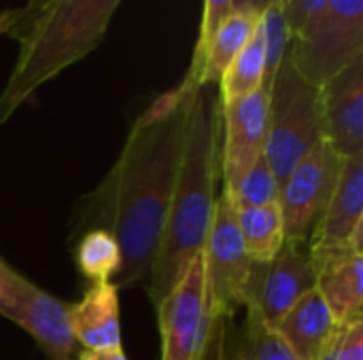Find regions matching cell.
<instances>
[{
  "mask_svg": "<svg viewBox=\"0 0 363 360\" xmlns=\"http://www.w3.org/2000/svg\"><path fill=\"white\" fill-rule=\"evenodd\" d=\"M317 291L336 323L363 318V248H345L313 257Z\"/></svg>",
  "mask_w": 363,
  "mask_h": 360,
  "instance_id": "5bb4252c",
  "label": "cell"
},
{
  "mask_svg": "<svg viewBox=\"0 0 363 360\" xmlns=\"http://www.w3.org/2000/svg\"><path fill=\"white\" fill-rule=\"evenodd\" d=\"M121 2L43 0L21 6L11 32L19 40V51L0 91V123H6L45 83L96 51Z\"/></svg>",
  "mask_w": 363,
  "mask_h": 360,
  "instance_id": "3957f363",
  "label": "cell"
},
{
  "mask_svg": "<svg viewBox=\"0 0 363 360\" xmlns=\"http://www.w3.org/2000/svg\"><path fill=\"white\" fill-rule=\"evenodd\" d=\"M215 87L204 85L194 93L181 166L149 272V297L155 308L202 255L213 223L221 172V102Z\"/></svg>",
  "mask_w": 363,
  "mask_h": 360,
  "instance_id": "7a4b0ae2",
  "label": "cell"
},
{
  "mask_svg": "<svg viewBox=\"0 0 363 360\" xmlns=\"http://www.w3.org/2000/svg\"><path fill=\"white\" fill-rule=\"evenodd\" d=\"M317 360H363V318L336 325Z\"/></svg>",
  "mask_w": 363,
  "mask_h": 360,
  "instance_id": "603a6c76",
  "label": "cell"
},
{
  "mask_svg": "<svg viewBox=\"0 0 363 360\" xmlns=\"http://www.w3.org/2000/svg\"><path fill=\"white\" fill-rule=\"evenodd\" d=\"M79 360H128L123 348H115V350H100V352H91V350H83Z\"/></svg>",
  "mask_w": 363,
  "mask_h": 360,
  "instance_id": "83f0119b",
  "label": "cell"
},
{
  "mask_svg": "<svg viewBox=\"0 0 363 360\" xmlns=\"http://www.w3.org/2000/svg\"><path fill=\"white\" fill-rule=\"evenodd\" d=\"M321 132L342 159L363 155V57L319 87Z\"/></svg>",
  "mask_w": 363,
  "mask_h": 360,
  "instance_id": "4fadbf2b",
  "label": "cell"
},
{
  "mask_svg": "<svg viewBox=\"0 0 363 360\" xmlns=\"http://www.w3.org/2000/svg\"><path fill=\"white\" fill-rule=\"evenodd\" d=\"M342 161L345 159L321 140L279 185L277 204L285 227V240H308L334 193Z\"/></svg>",
  "mask_w": 363,
  "mask_h": 360,
  "instance_id": "ba28073f",
  "label": "cell"
},
{
  "mask_svg": "<svg viewBox=\"0 0 363 360\" xmlns=\"http://www.w3.org/2000/svg\"><path fill=\"white\" fill-rule=\"evenodd\" d=\"M121 263L117 240L106 229L87 231L77 246V265L81 274L94 282H111Z\"/></svg>",
  "mask_w": 363,
  "mask_h": 360,
  "instance_id": "44dd1931",
  "label": "cell"
},
{
  "mask_svg": "<svg viewBox=\"0 0 363 360\" xmlns=\"http://www.w3.org/2000/svg\"><path fill=\"white\" fill-rule=\"evenodd\" d=\"M234 11V2L232 0H204L202 2V19H200V32H198V42L194 47V55H191V64H196L206 45L211 42L213 34L217 32V28L221 25V21Z\"/></svg>",
  "mask_w": 363,
  "mask_h": 360,
  "instance_id": "cb8c5ba5",
  "label": "cell"
},
{
  "mask_svg": "<svg viewBox=\"0 0 363 360\" xmlns=\"http://www.w3.org/2000/svg\"><path fill=\"white\" fill-rule=\"evenodd\" d=\"M38 2H43V0H28L23 6H34V4H38Z\"/></svg>",
  "mask_w": 363,
  "mask_h": 360,
  "instance_id": "f546056e",
  "label": "cell"
},
{
  "mask_svg": "<svg viewBox=\"0 0 363 360\" xmlns=\"http://www.w3.org/2000/svg\"><path fill=\"white\" fill-rule=\"evenodd\" d=\"M259 21H262V15L257 13L232 11L213 34L202 57L196 64H189V70L185 72L181 83L187 87L217 85L223 72L228 70V66L234 62V57L245 49V45L255 34Z\"/></svg>",
  "mask_w": 363,
  "mask_h": 360,
  "instance_id": "e0dca14e",
  "label": "cell"
},
{
  "mask_svg": "<svg viewBox=\"0 0 363 360\" xmlns=\"http://www.w3.org/2000/svg\"><path fill=\"white\" fill-rule=\"evenodd\" d=\"M17 280H19V274L15 269H11L4 261H0V303L11 297Z\"/></svg>",
  "mask_w": 363,
  "mask_h": 360,
  "instance_id": "484cf974",
  "label": "cell"
},
{
  "mask_svg": "<svg viewBox=\"0 0 363 360\" xmlns=\"http://www.w3.org/2000/svg\"><path fill=\"white\" fill-rule=\"evenodd\" d=\"M202 267L208 318L215 327L242 308L251 267L236 223V204L225 189H221V195L217 197L213 223L202 248Z\"/></svg>",
  "mask_w": 363,
  "mask_h": 360,
  "instance_id": "8992f818",
  "label": "cell"
},
{
  "mask_svg": "<svg viewBox=\"0 0 363 360\" xmlns=\"http://www.w3.org/2000/svg\"><path fill=\"white\" fill-rule=\"evenodd\" d=\"M223 189L232 195L236 208L266 206L277 202L279 197V182L264 155L232 187H223Z\"/></svg>",
  "mask_w": 363,
  "mask_h": 360,
  "instance_id": "7402d4cb",
  "label": "cell"
},
{
  "mask_svg": "<svg viewBox=\"0 0 363 360\" xmlns=\"http://www.w3.org/2000/svg\"><path fill=\"white\" fill-rule=\"evenodd\" d=\"M266 79H268V53H266L264 25L259 21L251 40L245 45V49L234 57V62L219 79L217 83L219 102L221 104L236 102L264 87Z\"/></svg>",
  "mask_w": 363,
  "mask_h": 360,
  "instance_id": "ac0fdd59",
  "label": "cell"
},
{
  "mask_svg": "<svg viewBox=\"0 0 363 360\" xmlns=\"http://www.w3.org/2000/svg\"><path fill=\"white\" fill-rule=\"evenodd\" d=\"M179 83L132 125L121 155L91 195V208L119 244L121 263L113 276L117 289L149 280L174 191L194 93Z\"/></svg>",
  "mask_w": 363,
  "mask_h": 360,
  "instance_id": "6da1fadb",
  "label": "cell"
},
{
  "mask_svg": "<svg viewBox=\"0 0 363 360\" xmlns=\"http://www.w3.org/2000/svg\"><path fill=\"white\" fill-rule=\"evenodd\" d=\"M155 310L162 335V360L204 359L213 325L206 308L202 255L189 263Z\"/></svg>",
  "mask_w": 363,
  "mask_h": 360,
  "instance_id": "9c48e42d",
  "label": "cell"
},
{
  "mask_svg": "<svg viewBox=\"0 0 363 360\" xmlns=\"http://www.w3.org/2000/svg\"><path fill=\"white\" fill-rule=\"evenodd\" d=\"M287 57L313 85L321 87L342 68L363 57V0H325L289 36Z\"/></svg>",
  "mask_w": 363,
  "mask_h": 360,
  "instance_id": "5b68a950",
  "label": "cell"
},
{
  "mask_svg": "<svg viewBox=\"0 0 363 360\" xmlns=\"http://www.w3.org/2000/svg\"><path fill=\"white\" fill-rule=\"evenodd\" d=\"M68 308L70 303L19 276L11 297L0 303V316L21 327L49 360H68L77 350Z\"/></svg>",
  "mask_w": 363,
  "mask_h": 360,
  "instance_id": "30bf717a",
  "label": "cell"
},
{
  "mask_svg": "<svg viewBox=\"0 0 363 360\" xmlns=\"http://www.w3.org/2000/svg\"><path fill=\"white\" fill-rule=\"evenodd\" d=\"M306 242L313 257L363 248V155L342 161L334 193Z\"/></svg>",
  "mask_w": 363,
  "mask_h": 360,
  "instance_id": "8fae6325",
  "label": "cell"
},
{
  "mask_svg": "<svg viewBox=\"0 0 363 360\" xmlns=\"http://www.w3.org/2000/svg\"><path fill=\"white\" fill-rule=\"evenodd\" d=\"M283 6V17L289 30V36L296 34L323 4L325 0H277Z\"/></svg>",
  "mask_w": 363,
  "mask_h": 360,
  "instance_id": "d4e9b609",
  "label": "cell"
},
{
  "mask_svg": "<svg viewBox=\"0 0 363 360\" xmlns=\"http://www.w3.org/2000/svg\"><path fill=\"white\" fill-rule=\"evenodd\" d=\"M268 134V85L221 104V176L232 187L262 155Z\"/></svg>",
  "mask_w": 363,
  "mask_h": 360,
  "instance_id": "7c38bea8",
  "label": "cell"
},
{
  "mask_svg": "<svg viewBox=\"0 0 363 360\" xmlns=\"http://www.w3.org/2000/svg\"><path fill=\"white\" fill-rule=\"evenodd\" d=\"M317 286V272L306 240H285L281 250L264 263H251L245 284V312L274 327L279 318Z\"/></svg>",
  "mask_w": 363,
  "mask_h": 360,
  "instance_id": "52a82bcc",
  "label": "cell"
},
{
  "mask_svg": "<svg viewBox=\"0 0 363 360\" xmlns=\"http://www.w3.org/2000/svg\"><path fill=\"white\" fill-rule=\"evenodd\" d=\"M232 2H234V11H249V13L264 15L277 0H232Z\"/></svg>",
  "mask_w": 363,
  "mask_h": 360,
  "instance_id": "4316f807",
  "label": "cell"
},
{
  "mask_svg": "<svg viewBox=\"0 0 363 360\" xmlns=\"http://www.w3.org/2000/svg\"><path fill=\"white\" fill-rule=\"evenodd\" d=\"M219 360H296L277 333L255 316L247 314L242 327L223 348Z\"/></svg>",
  "mask_w": 363,
  "mask_h": 360,
  "instance_id": "ffe728a7",
  "label": "cell"
},
{
  "mask_svg": "<svg viewBox=\"0 0 363 360\" xmlns=\"http://www.w3.org/2000/svg\"><path fill=\"white\" fill-rule=\"evenodd\" d=\"M336 325L328 303L313 289L279 318L272 331L296 360H317Z\"/></svg>",
  "mask_w": 363,
  "mask_h": 360,
  "instance_id": "2e32d148",
  "label": "cell"
},
{
  "mask_svg": "<svg viewBox=\"0 0 363 360\" xmlns=\"http://www.w3.org/2000/svg\"><path fill=\"white\" fill-rule=\"evenodd\" d=\"M17 17H19V8H4L0 13V38L11 36V32L17 23Z\"/></svg>",
  "mask_w": 363,
  "mask_h": 360,
  "instance_id": "f1b7e54d",
  "label": "cell"
},
{
  "mask_svg": "<svg viewBox=\"0 0 363 360\" xmlns=\"http://www.w3.org/2000/svg\"><path fill=\"white\" fill-rule=\"evenodd\" d=\"M321 140L319 87L308 83L285 53L268 85V134L264 146V157L277 182L281 185L294 166Z\"/></svg>",
  "mask_w": 363,
  "mask_h": 360,
  "instance_id": "277c9868",
  "label": "cell"
},
{
  "mask_svg": "<svg viewBox=\"0 0 363 360\" xmlns=\"http://www.w3.org/2000/svg\"><path fill=\"white\" fill-rule=\"evenodd\" d=\"M70 329L85 350L121 348L119 289L113 282H94L79 303L68 308Z\"/></svg>",
  "mask_w": 363,
  "mask_h": 360,
  "instance_id": "9a60e30c",
  "label": "cell"
},
{
  "mask_svg": "<svg viewBox=\"0 0 363 360\" xmlns=\"http://www.w3.org/2000/svg\"><path fill=\"white\" fill-rule=\"evenodd\" d=\"M236 223L251 263L270 261L285 244V227L277 202L236 208Z\"/></svg>",
  "mask_w": 363,
  "mask_h": 360,
  "instance_id": "d6986e66",
  "label": "cell"
}]
</instances>
